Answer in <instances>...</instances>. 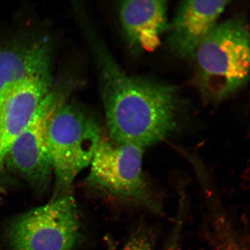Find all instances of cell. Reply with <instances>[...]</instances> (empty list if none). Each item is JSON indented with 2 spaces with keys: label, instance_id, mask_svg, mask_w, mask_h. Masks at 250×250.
<instances>
[{
  "label": "cell",
  "instance_id": "obj_1",
  "mask_svg": "<svg viewBox=\"0 0 250 250\" xmlns=\"http://www.w3.org/2000/svg\"><path fill=\"white\" fill-rule=\"evenodd\" d=\"M95 46L110 140L145 149L167 138L181 113L176 87L128 76L103 46Z\"/></svg>",
  "mask_w": 250,
  "mask_h": 250
},
{
  "label": "cell",
  "instance_id": "obj_2",
  "mask_svg": "<svg viewBox=\"0 0 250 250\" xmlns=\"http://www.w3.org/2000/svg\"><path fill=\"white\" fill-rule=\"evenodd\" d=\"M195 82L206 101H223L245 85L250 70V34L240 20L218 23L197 50Z\"/></svg>",
  "mask_w": 250,
  "mask_h": 250
},
{
  "label": "cell",
  "instance_id": "obj_3",
  "mask_svg": "<svg viewBox=\"0 0 250 250\" xmlns=\"http://www.w3.org/2000/svg\"><path fill=\"white\" fill-rule=\"evenodd\" d=\"M45 134L54 168L55 199L65 195L78 175L90 166L102 131L83 108L62 101L47 119Z\"/></svg>",
  "mask_w": 250,
  "mask_h": 250
},
{
  "label": "cell",
  "instance_id": "obj_4",
  "mask_svg": "<svg viewBox=\"0 0 250 250\" xmlns=\"http://www.w3.org/2000/svg\"><path fill=\"white\" fill-rule=\"evenodd\" d=\"M144 148L103 139L90 163L89 185L161 214L156 198L143 170Z\"/></svg>",
  "mask_w": 250,
  "mask_h": 250
},
{
  "label": "cell",
  "instance_id": "obj_5",
  "mask_svg": "<svg viewBox=\"0 0 250 250\" xmlns=\"http://www.w3.org/2000/svg\"><path fill=\"white\" fill-rule=\"evenodd\" d=\"M73 197L63 195L19 215L9 224L13 250H73L82 235Z\"/></svg>",
  "mask_w": 250,
  "mask_h": 250
},
{
  "label": "cell",
  "instance_id": "obj_6",
  "mask_svg": "<svg viewBox=\"0 0 250 250\" xmlns=\"http://www.w3.org/2000/svg\"><path fill=\"white\" fill-rule=\"evenodd\" d=\"M61 98L50 92L33 123L14 141L5 166L26 180L34 189L45 191L54 179V168L45 139V125Z\"/></svg>",
  "mask_w": 250,
  "mask_h": 250
},
{
  "label": "cell",
  "instance_id": "obj_7",
  "mask_svg": "<svg viewBox=\"0 0 250 250\" xmlns=\"http://www.w3.org/2000/svg\"><path fill=\"white\" fill-rule=\"evenodd\" d=\"M49 74L31 77L16 87L0 111V171L12 144L30 126L50 90Z\"/></svg>",
  "mask_w": 250,
  "mask_h": 250
},
{
  "label": "cell",
  "instance_id": "obj_8",
  "mask_svg": "<svg viewBox=\"0 0 250 250\" xmlns=\"http://www.w3.org/2000/svg\"><path fill=\"white\" fill-rule=\"evenodd\" d=\"M229 2L188 0L181 3L168 27L167 43L171 51L180 58L193 60L199 46L218 24Z\"/></svg>",
  "mask_w": 250,
  "mask_h": 250
},
{
  "label": "cell",
  "instance_id": "obj_9",
  "mask_svg": "<svg viewBox=\"0 0 250 250\" xmlns=\"http://www.w3.org/2000/svg\"><path fill=\"white\" fill-rule=\"evenodd\" d=\"M51 49L45 39L0 47V111L14 89L29 78L49 74Z\"/></svg>",
  "mask_w": 250,
  "mask_h": 250
},
{
  "label": "cell",
  "instance_id": "obj_10",
  "mask_svg": "<svg viewBox=\"0 0 250 250\" xmlns=\"http://www.w3.org/2000/svg\"><path fill=\"white\" fill-rule=\"evenodd\" d=\"M167 1L129 0L122 2L120 19L125 36L131 45L152 52L160 46L161 38L168 29Z\"/></svg>",
  "mask_w": 250,
  "mask_h": 250
},
{
  "label": "cell",
  "instance_id": "obj_11",
  "mask_svg": "<svg viewBox=\"0 0 250 250\" xmlns=\"http://www.w3.org/2000/svg\"><path fill=\"white\" fill-rule=\"evenodd\" d=\"M215 221L217 226L214 228V234L212 240L215 242V250H246L245 247L238 241L236 234L228 226L226 221H223L221 215Z\"/></svg>",
  "mask_w": 250,
  "mask_h": 250
},
{
  "label": "cell",
  "instance_id": "obj_12",
  "mask_svg": "<svg viewBox=\"0 0 250 250\" xmlns=\"http://www.w3.org/2000/svg\"><path fill=\"white\" fill-rule=\"evenodd\" d=\"M156 234L146 226L137 228L121 250H154Z\"/></svg>",
  "mask_w": 250,
  "mask_h": 250
},
{
  "label": "cell",
  "instance_id": "obj_13",
  "mask_svg": "<svg viewBox=\"0 0 250 250\" xmlns=\"http://www.w3.org/2000/svg\"><path fill=\"white\" fill-rule=\"evenodd\" d=\"M183 212H179L173 232L164 250H181L180 246V230L183 223Z\"/></svg>",
  "mask_w": 250,
  "mask_h": 250
},
{
  "label": "cell",
  "instance_id": "obj_14",
  "mask_svg": "<svg viewBox=\"0 0 250 250\" xmlns=\"http://www.w3.org/2000/svg\"><path fill=\"white\" fill-rule=\"evenodd\" d=\"M108 250H114V249L112 248V247H111V248H109Z\"/></svg>",
  "mask_w": 250,
  "mask_h": 250
}]
</instances>
